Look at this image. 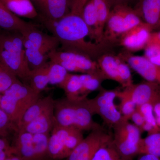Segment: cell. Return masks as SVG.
I'll return each mask as SVG.
<instances>
[{"instance_id": "4316f807", "label": "cell", "mask_w": 160, "mask_h": 160, "mask_svg": "<svg viewBox=\"0 0 160 160\" xmlns=\"http://www.w3.org/2000/svg\"><path fill=\"white\" fill-rule=\"evenodd\" d=\"M82 17L90 30L91 39L94 40L95 42L98 29V18L96 9L92 0L89 1L84 6Z\"/></svg>"}, {"instance_id": "7c38bea8", "label": "cell", "mask_w": 160, "mask_h": 160, "mask_svg": "<svg viewBox=\"0 0 160 160\" xmlns=\"http://www.w3.org/2000/svg\"><path fill=\"white\" fill-rule=\"evenodd\" d=\"M118 56L145 81L160 85V66L151 62L144 56L134 55L126 51Z\"/></svg>"}, {"instance_id": "5bb4252c", "label": "cell", "mask_w": 160, "mask_h": 160, "mask_svg": "<svg viewBox=\"0 0 160 160\" xmlns=\"http://www.w3.org/2000/svg\"><path fill=\"white\" fill-rule=\"evenodd\" d=\"M152 32L143 22L122 35L119 42L126 51L135 52L145 49Z\"/></svg>"}, {"instance_id": "d6986e66", "label": "cell", "mask_w": 160, "mask_h": 160, "mask_svg": "<svg viewBox=\"0 0 160 160\" xmlns=\"http://www.w3.org/2000/svg\"><path fill=\"white\" fill-rule=\"evenodd\" d=\"M55 100L51 96L39 98L26 110L22 119L17 126V130L22 129L29 123L35 119L46 109L54 105Z\"/></svg>"}, {"instance_id": "ba28073f", "label": "cell", "mask_w": 160, "mask_h": 160, "mask_svg": "<svg viewBox=\"0 0 160 160\" xmlns=\"http://www.w3.org/2000/svg\"><path fill=\"white\" fill-rule=\"evenodd\" d=\"M118 90H107L101 88L95 97L86 99L92 115H98L106 126L111 128L123 119L122 116L114 103Z\"/></svg>"}, {"instance_id": "bcb514c9", "label": "cell", "mask_w": 160, "mask_h": 160, "mask_svg": "<svg viewBox=\"0 0 160 160\" xmlns=\"http://www.w3.org/2000/svg\"><path fill=\"white\" fill-rule=\"evenodd\" d=\"M112 160H123L122 159V158H121V157H120V156L119 155L118 153V152L117 153V154L115 156L113 157V158H112Z\"/></svg>"}, {"instance_id": "681fc988", "label": "cell", "mask_w": 160, "mask_h": 160, "mask_svg": "<svg viewBox=\"0 0 160 160\" xmlns=\"http://www.w3.org/2000/svg\"><path fill=\"white\" fill-rule=\"evenodd\" d=\"M1 97H2V96H1V94H0V101H1Z\"/></svg>"}, {"instance_id": "6da1fadb", "label": "cell", "mask_w": 160, "mask_h": 160, "mask_svg": "<svg viewBox=\"0 0 160 160\" xmlns=\"http://www.w3.org/2000/svg\"><path fill=\"white\" fill-rule=\"evenodd\" d=\"M40 20L62 45L61 50L76 52L97 60L111 46L88 41L87 38L91 39L90 30L79 15L70 12L56 22Z\"/></svg>"}, {"instance_id": "b9f144b4", "label": "cell", "mask_w": 160, "mask_h": 160, "mask_svg": "<svg viewBox=\"0 0 160 160\" xmlns=\"http://www.w3.org/2000/svg\"><path fill=\"white\" fill-rule=\"evenodd\" d=\"M153 112L157 123L160 129V102L156 103L153 106Z\"/></svg>"}, {"instance_id": "603a6c76", "label": "cell", "mask_w": 160, "mask_h": 160, "mask_svg": "<svg viewBox=\"0 0 160 160\" xmlns=\"http://www.w3.org/2000/svg\"><path fill=\"white\" fill-rule=\"evenodd\" d=\"M92 1L96 9L98 18V29L95 42L109 46L104 42V34L106 22L111 10V7L109 6L108 0Z\"/></svg>"}, {"instance_id": "7a4b0ae2", "label": "cell", "mask_w": 160, "mask_h": 160, "mask_svg": "<svg viewBox=\"0 0 160 160\" xmlns=\"http://www.w3.org/2000/svg\"><path fill=\"white\" fill-rule=\"evenodd\" d=\"M86 99L73 101L65 97L55 100L56 124L73 127L82 132L91 131L100 127L101 125L93 120V115L88 107Z\"/></svg>"}, {"instance_id": "f546056e", "label": "cell", "mask_w": 160, "mask_h": 160, "mask_svg": "<svg viewBox=\"0 0 160 160\" xmlns=\"http://www.w3.org/2000/svg\"><path fill=\"white\" fill-rule=\"evenodd\" d=\"M18 80L0 55V92H4Z\"/></svg>"}, {"instance_id": "ee69618b", "label": "cell", "mask_w": 160, "mask_h": 160, "mask_svg": "<svg viewBox=\"0 0 160 160\" xmlns=\"http://www.w3.org/2000/svg\"><path fill=\"white\" fill-rule=\"evenodd\" d=\"M150 39L160 44V31L152 32Z\"/></svg>"}, {"instance_id": "836d02e7", "label": "cell", "mask_w": 160, "mask_h": 160, "mask_svg": "<svg viewBox=\"0 0 160 160\" xmlns=\"http://www.w3.org/2000/svg\"><path fill=\"white\" fill-rule=\"evenodd\" d=\"M144 50V56L151 62L160 66V44L150 39Z\"/></svg>"}, {"instance_id": "d6a6232c", "label": "cell", "mask_w": 160, "mask_h": 160, "mask_svg": "<svg viewBox=\"0 0 160 160\" xmlns=\"http://www.w3.org/2000/svg\"><path fill=\"white\" fill-rule=\"evenodd\" d=\"M69 72L60 64L49 61V84L58 86L66 78Z\"/></svg>"}, {"instance_id": "277c9868", "label": "cell", "mask_w": 160, "mask_h": 160, "mask_svg": "<svg viewBox=\"0 0 160 160\" xmlns=\"http://www.w3.org/2000/svg\"><path fill=\"white\" fill-rule=\"evenodd\" d=\"M3 93L0 108L6 112L16 127L26 110L40 98V94L20 80Z\"/></svg>"}, {"instance_id": "44dd1931", "label": "cell", "mask_w": 160, "mask_h": 160, "mask_svg": "<svg viewBox=\"0 0 160 160\" xmlns=\"http://www.w3.org/2000/svg\"><path fill=\"white\" fill-rule=\"evenodd\" d=\"M29 23L12 13L4 4H0V29L21 33Z\"/></svg>"}, {"instance_id": "30bf717a", "label": "cell", "mask_w": 160, "mask_h": 160, "mask_svg": "<svg viewBox=\"0 0 160 160\" xmlns=\"http://www.w3.org/2000/svg\"><path fill=\"white\" fill-rule=\"evenodd\" d=\"M112 140V132L102 126L92 130L64 160H92L96 152Z\"/></svg>"}, {"instance_id": "ffe728a7", "label": "cell", "mask_w": 160, "mask_h": 160, "mask_svg": "<svg viewBox=\"0 0 160 160\" xmlns=\"http://www.w3.org/2000/svg\"><path fill=\"white\" fill-rule=\"evenodd\" d=\"M120 58L118 56L109 53L103 54L96 60L100 70L106 79L120 83L118 65Z\"/></svg>"}, {"instance_id": "f35d334b", "label": "cell", "mask_w": 160, "mask_h": 160, "mask_svg": "<svg viewBox=\"0 0 160 160\" xmlns=\"http://www.w3.org/2000/svg\"><path fill=\"white\" fill-rule=\"evenodd\" d=\"M130 120H131L133 124L138 127L141 131L142 132H144L146 122L142 115L137 108H136L135 111L132 115Z\"/></svg>"}, {"instance_id": "e575fe53", "label": "cell", "mask_w": 160, "mask_h": 160, "mask_svg": "<svg viewBox=\"0 0 160 160\" xmlns=\"http://www.w3.org/2000/svg\"><path fill=\"white\" fill-rule=\"evenodd\" d=\"M118 71L119 84L122 88H127L133 84L130 67L121 58L119 62Z\"/></svg>"}, {"instance_id": "2e32d148", "label": "cell", "mask_w": 160, "mask_h": 160, "mask_svg": "<svg viewBox=\"0 0 160 160\" xmlns=\"http://www.w3.org/2000/svg\"><path fill=\"white\" fill-rule=\"evenodd\" d=\"M41 19L56 22L70 13L71 0H37Z\"/></svg>"}, {"instance_id": "ac0fdd59", "label": "cell", "mask_w": 160, "mask_h": 160, "mask_svg": "<svg viewBox=\"0 0 160 160\" xmlns=\"http://www.w3.org/2000/svg\"><path fill=\"white\" fill-rule=\"evenodd\" d=\"M55 123L54 105H53L46 109L39 116L26 125L22 129L17 130H22L33 134H50Z\"/></svg>"}, {"instance_id": "60d3db41", "label": "cell", "mask_w": 160, "mask_h": 160, "mask_svg": "<svg viewBox=\"0 0 160 160\" xmlns=\"http://www.w3.org/2000/svg\"><path fill=\"white\" fill-rule=\"evenodd\" d=\"M135 1V0H108V2L112 9L115 6L117 5H125L129 6L130 3Z\"/></svg>"}, {"instance_id": "8fae6325", "label": "cell", "mask_w": 160, "mask_h": 160, "mask_svg": "<svg viewBox=\"0 0 160 160\" xmlns=\"http://www.w3.org/2000/svg\"><path fill=\"white\" fill-rule=\"evenodd\" d=\"M21 33L25 49H37L49 54L59 45L54 36L44 33L32 23H29Z\"/></svg>"}, {"instance_id": "e0dca14e", "label": "cell", "mask_w": 160, "mask_h": 160, "mask_svg": "<svg viewBox=\"0 0 160 160\" xmlns=\"http://www.w3.org/2000/svg\"><path fill=\"white\" fill-rule=\"evenodd\" d=\"M127 31L124 19L116 6L111 9L104 31V42L112 46L119 41L121 36Z\"/></svg>"}, {"instance_id": "52a82bcc", "label": "cell", "mask_w": 160, "mask_h": 160, "mask_svg": "<svg viewBox=\"0 0 160 160\" xmlns=\"http://www.w3.org/2000/svg\"><path fill=\"white\" fill-rule=\"evenodd\" d=\"M112 143L123 160H132L138 155L142 132L129 121L122 119L112 127Z\"/></svg>"}, {"instance_id": "1f68e13d", "label": "cell", "mask_w": 160, "mask_h": 160, "mask_svg": "<svg viewBox=\"0 0 160 160\" xmlns=\"http://www.w3.org/2000/svg\"><path fill=\"white\" fill-rule=\"evenodd\" d=\"M115 6L117 8L122 16L126 23L127 31L142 22L134 9L130 6L119 5Z\"/></svg>"}, {"instance_id": "4fadbf2b", "label": "cell", "mask_w": 160, "mask_h": 160, "mask_svg": "<svg viewBox=\"0 0 160 160\" xmlns=\"http://www.w3.org/2000/svg\"><path fill=\"white\" fill-rule=\"evenodd\" d=\"M123 92L131 99L137 106L148 104L154 106L160 102V85L144 81L124 88Z\"/></svg>"}, {"instance_id": "7402d4cb", "label": "cell", "mask_w": 160, "mask_h": 160, "mask_svg": "<svg viewBox=\"0 0 160 160\" xmlns=\"http://www.w3.org/2000/svg\"><path fill=\"white\" fill-rule=\"evenodd\" d=\"M58 86L63 89L66 97L69 99L73 101L85 100L82 96V83L80 74H72L69 72L62 82Z\"/></svg>"}, {"instance_id": "7dc6e473", "label": "cell", "mask_w": 160, "mask_h": 160, "mask_svg": "<svg viewBox=\"0 0 160 160\" xmlns=\"http://www.w3.org/2000/svg\"><path fill=\"white\" fill-rule=\"evenodd\" d=\"M43 160H58L52 159L49 158H47L45 159H44Z\"/></svg>"}, {"instance_id": "ab89813d", "label": "cell", "mask_w": 160, "mask_h": 160, "mask_svg": "<svg viewBox=\"0 0 160 160\" xmlns=\"http://www.w3.org/2000/svg\"><path fill=\"white\" fill-rule=\"evenodd\" d=\"M90 0H71V13L79 15L82 16L83 8Z\"/></svg>"}, {"instance_id": "83f0119b", "label": "cell", "mask_w": 160, "mask_h": 160, "mask_svg": "<svg viewBox=\"0 0 160 160\" xmlns=\"http://www.w3.org/2000/svg\"><path fill=\"white\" fill-rule=\"evenodd\" d=\"M137 108L145 119L146 125L144 132H147L148 135L159 132L160 129L155 118L153 106L150 104H146L137 106Z\"/></svg>"}, {"instance_id": "7bdbcfd3", "label": "cell", "mask_w": 160, "mask_h": 160, "mask_svg": "<svg viewBox=\"0 0 160 160\" xmlns=\"http://www.w3.org/2000/svg\"><path fill=\"white\" fill-rule=\"evenodd\" d=\"M138 160H160V158L149 154L142 155Z\"/></svg>"}, {"instance_id": "c3c4849f", "label": "cell", "mask_w": 160, "mask_h": 160, "mask_svg": "<svg viewBox=\"0 0 160 160\" xmlns=\"http://www.w3.org/2000/svg\"><path fill=\"white\" fill-rule=\"evenodd\" d=\"M0 4H4V2H3V0H0ZM4 5H5V4H4Z\"/></svg>"}, {"instance_id": "4dcf8cb0", "label": "cell", "mask_w": 160, "mask_h": 160, "mask_svg": "<svg viewBox=\"0 0 160 160\" xmlns=\"http://www.w3.org/2000/svg\"><path fill=\"white\" fill-rule=\"evenodd\" d=\"M117 98L121 100L119 110L123 119L129 121L132 115L136 109V105L128 95L119 89L118 92Z\"/></svg>"}, {"instance_id": "cb8c5ba5", "label": "cell", "mask_w": 160, "mask_h": 160, "mask_svg": "<svg viewBox=\"0 0 160 160\" xmlns=\"http://www.w3.org/2000/svg\"><path fill=\"white\" fill-rule=\"evenodd\" d=\"M4 4L18 16L33 19L38 17V13L30 0H3Z\"/></svg>"}, {"instance_id": "d590c367", "label": "cell", "mask_w": 160, "mask_h": 160, "mask_svg": "<svg viewBox=\"0 0 160 160\" xmlns=\"http://www.w3.org/2000/svg\"><path fill=\"white\" fill-rule=\"evenodd\" d=\"M117 153L112 140L109 144L99 149L92 160H112Z\"/></svg>"}, {"instance_id": "8992f818", "label": "cell", "mask_w": 160, "mask_h": 160, "mask_svg": "<svg viewBox=\"0 0 160 160\" xmlns=\"http://www.w3.org/2000/svg\"><path fill=\"white\" fill-rule=\"evenodd\" d=\"M84 138L82 131L55 123L49 135L48 158L55 160L66 159Z\"/></svg>"}, {"instance_id": "74e56055", "label": "cell", "mask_w": 160, "mask_h": 160, "mask_svg": "<svg viewBox=\"0 0 160 160\" xmlns=\"http://www.w3.org/2000/svg\"><path fill=\"white\" fill-rule=\"evenodd\" d=\"M12 155L11 145L6 138L0 137V160H6Z\"/></svg>"}, {"instance_id": "3957f363", "label": "cell", "mask_w": 160, "mask_h": 160, "mask_svg": "<svg viewBox=\"0 0 160 160\" xmlns=\"http://www.w3.org/2000/svg\"><path fill=\"white\" fill-rule=\"evenodd\" d=\"M0 55L18 78L28 84L31 70L27 63L22 36L20 32L1 30Z\"/></svg>"}, {"instance_id": "f907efd6", "label": "cell", "mask_w": 160, "mask_h": 160, "mask_svg": "<svg viewBox=\"0 0 160 160\" xmlns=\"http://www.w3.org/2000/svg\"><path fill=\"white\" fill-rule=\"evenodd\" d=\"M1 30H2V29H0V32H1Z\"/></svg>"}, {"instance_id": "9a60e30c", "label": "cell", "mask_w": 160, "mask_h": 160, "mask_svg": "<svg viewBox=\"0 0 160 160\" xmlns=\"http://www.w3.org/2000/svg\"><path fill=\"white\" fill-rule=\"evenodd\" d=\"M133 9L152 32L160 31V0H139Z\"/></svg>"}, {"instance_id": "f6af8a7d", "label": "cell", "mask_w": 160, "mask_h": 160, "mask_svg": "<svg viewBox=\"0 0 160 160\" xmlns=\"http://www.w3.org/2000/svg\"><path fill=\"white\" fill-rule=\"evenodd\" d=\"M6 160H22L18 157L14 155H12L9 157Z\"/></svg>"}, {"instance_id": "f1b7e54d", "label": "cell", "mask_w": 160, "mask_h": 160, "mask_svg": "<svg viewBox=\"0 0 160 160\" xmlns=\"http://www.w3.org/2000/svg\"><path fill=\"white\" fill-rule=\"evenodd\" d=\"M25 49L27 63L31 71L38 69L48 62L49 54L37 49Z\"/></svg>"}, {"instance_id": "484cf974", "label": "cell", "mask_w": 160, "mask_h": 160, "mask_svg": "<svg viewBox=\"0 0 160 160\" xmlns=\"http://www.w3.org/2000/svg\"><path fill=\"white\" fill-rule=\"evenodd\" d=\"M144 154L160 158V132L142 138L139 144L138 155Z\"/></svg>"}, {"instance_id": "5b68a950", "label": "cell", "mask_w": 160, "mask_h": 160, "mask_svg": "<svg viewBox=\"0 0 160 160\" xmlns=\"http://www.w3.org/2000/svg\"><path fill=\"white\" fill-rule=\"evenodd\" d=\"M15 132L11 145L12 155L22 160H43L48 158L50 134H33L22 130Z\"/></svg>"}, {"instance_id": "d4e9b609", "label": "cell", "mask_w": 160, "mask_h": 160, "mask_svg": "<svg viewBox=\"0 0 160 160\" xmlns=\"http://www.w3.org/2000/svg\"><path fill=\"white\" fill-rule=\"evenodd\" d=\"M49 62L38 69L31 71L27 84L39 94L49 84Z\"/></svg>"}, {"instance_id": "8d00e7d4", "label": "cell", "mask_w": 160, "mask_h": 160, "mask_svg": "<svg viewBox=\"0 0 160 160\" xmlns=\"http://www.w3.org/2000/svg\"><path fill=\"white\" fill-rule=\"evenodd\" d=\"M12 130L16 131V126L12 122L6 112L0 108V137L6 138Z\"/></svg>"}, {"instance_id": "9c48e42d", "label": "cell", "mask_w": 160, "mask_h": 160, "mask_svg": "<svg viewBox=\"0 0 160 160\" xmlns=\"http://www.w3.org/2000/svg\"><path fill=\"white\" fill-rule=\"evenodd\" d=\"M49 58L50 61L62 66L69 72L102 73L97 61L76 52L54 49L49 53Z\"/></svg>"}]
</instances>
